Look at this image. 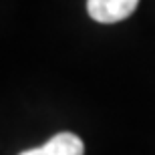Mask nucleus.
<instances>
[{
    "instance_id": "obj_1",
    "label": "nucleus",
    "mask_w": 155,
    "mask_h": 155,
    "mask_svg": "<svg viewBox=\"0 0 155 155\" xmlns=\"http://www.w3.org/2000/svg\"><path fill=\"white\" fill-rule=\"evenodd\" d=\"M137 4L139 0H87V10L93 20L101 24H113L129 18Z\"/></svg>"
},
{
    "instance_id": "obj_2",
    "label": "nucleus",
    "mask_w": 155,
    "mask_h": 155,
    "mask_svg": "<svg viewBox=\"0 0 155 155\" xmlns=\"http://www.w3.org/2000/svg\"><path fill=\"white\" fill-rule=\"evenodd\" d=\"M20 155H85V145L75 133L63 131L51 137L45 145L26 149Z\"/></svg>"
}]
</instances>
